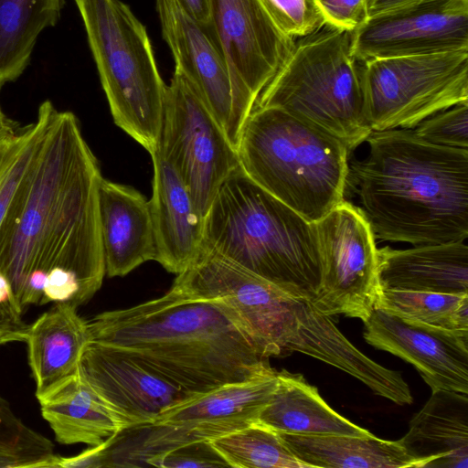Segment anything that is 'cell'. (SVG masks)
<instances>
[{
  "mask_svg": "<svg viewBox=\"0 0 468 468\" xmlns=\"http://www.w3.org/2000/svg\"><path fill=\"white\" fill-rule=\"evenodd\" d=\"M114 123L150 154L158 148L166 85L144 26L121 0H76Z\"/></svg>",
  "mask_w": 468,
  "mask_h": 468,
  "instance_id": "cell-7",
  "label": "cell"
},
{
  "mask_svg": "<svg viewBox=\"0 0 468 468\" xmlns=\"http://www.w3.org/2000/svg\"><path fill=\"white\" fill-rule=\"evenodd\" d=\"M380 289L468 293V247L464 241L378 249Z\"/></svg>",
  "mask_w": 468,
  "mask_h": 468,
  "instance_id": "cell-22",
  "label": "cell"
},
{
  "mask_svg": "<svg viewBox=\"0 0 468 468\" xmlns=\"http://www.w3.org/2000/svg\"><path fill=\"white\" fill-rule=\"evenodd\" d=\"M21 126L10 120L0 106V141L15 135Z\"/></svg>",
  "mask_w": 468,
  "mask_h": 468,
  "instance_id": "cell-39",
  "label": "cell"
},
{
  "mask_svg": "<svg viewBox=\"0 0 468 468\" xmlns=\"http://www.w3.org/2000/svg\"><path fill=\"white\" fill-rule=\"evenodd\" d=\"M326 27L351 32L369 17L368 0H315Z\"/></svg>",
  "mask_w": 468,
  "mask_h": 468,
  "instance_id": "cell-35",
  "label": "cell"
},
{
  "mask_svg": "<svg viewBox=\"0 0 468 468\" xmlns=\"http://www.w3.org/2000/svg\"><path fill=\"white\" fill-rule=\"evenodd\" d=\"M375 307L431 326L468 331V293L380 289Z\"/></svg>",
  "mask_w": 468,
  "mask_h": 468,
  "instance_id": "cell-29",
  "label": "cell"
},
{
  "mask_svg": "<svg viewBox=\"0 0 468 468\" xmlns=\"http://www.w3.org/2000/svg\"><path fill=\"white\" fill-rule=\"evenodd\" d=\"M277 387L257 422L284 434L374 435L333 410L302 375L283 369L277 371Z\"/></svg>",
  "mask_w": 468,
  "mask_h": 468,
  "instance_id": "cell-24",
  "label": "cell"
},
{
  "mask_svg": "<svg viewBox=\"0 0 468 468\" xmlns=\"http://www.w3.org/2000/svg\"><path fill=\"white\" fill-rule=\"evenodd\" d=\"M356 59L468 49V0H420L370 16L350 32Z\"/></svg>",
  "mask_w": 468,
  "mask_h": 468,
  "instance_id": "cell-13",
  "label": "cell"
},
{
  "mask_svg": "<svg viewBox=\"0 0 468 468\" xmlns=\"http://www.w3.org/2000/svg\"><path fill=\"white\" fill-rule=\"evenodd\" d=\"M416 127L414 133L426 143L468 150V101L437 112Z\"/></svg>",
  "mask_w": 468,
  "mask_h": 468,
  "instance_id": "cell-32",
  "label": "cell"
},
{
  "mask_svg": "<svg viewBox=\"0 0 468 468\" xmlns=\"http://www.w3.org/2000/svg\"><path fill=\"white\" fill-rule=\"evenodd\" d=\"M11 284L0 271V346L11 342H26L29 324L22 318Z\"/></svg>",
  "mask_w": 468,
  "mask_h": 468,
  "instance_id": "cell-36",
  "label": "cell"
},
{
  "mask_svg": "<svg viewBox=\"0 0 468 468\" xmlns=\"http://www.w3.org/2000/svg\"><path fill=\"white\" fill-rule=\"evenodd\" d=\"M292 329L284 355L300 352L355 377L374 393L398 405L412 403L409 385L399 371L380 366L354 346L329 315L309 301L293 299Z\"/></svg>",
  "mask_w": 468,
  "mask_h": 468,
  "instance_id": "cell-17",
  "label": "cell"
},
{
  "mask_svg": "<svg viewBox=\"0 0 468 468\" xmlns=\"http://www.w3.org/2000/svg\"><path fill=\"white\" fill-rule=\"evenodd\" d=\"M99 218L109 277L125 276L155 259L149 201L136 189L103 177L99 186Z\"/></svg>",
  "mask_w": 468,
  "mask_h": 468,
  "instance_id": "cell-20",
  "label": "cell"
},
{
  "mask_svg": "<svg viewBox=\"0 0 468 468\" xmlns=\"http://www.w3.org/2000/svg\"><path fill=\"white\" fill-rule=\"evenodd\" d=\"M202 247L313 302L323 265L314 222L254 183L240 168L221 185L204 218Z\"/></svg>",
  "mask_w": 468,
  "mask_h": 468,
  "instance_id": "cell-4",
  "label": "cell"
},
{
  "mask_svg": "<svg viewBox=\"0 0 468 468\" xmlns=\"http://www.w3.org/2000/svg\"><path fill=\"white\" fill-rule=\"evenodd\" d=\"M172 287L223 303L264 357L285 356L295 297L277 285L202 247L196 260L177 274Z\"/></svg>",
  "mask_w": 468,
  "mask_h": 468,
  "instance_id": "cell-10",
  "label": "cell"
},
{
  "mask_svg": "<svg viewBox=\"0 0 468 468\" xmlns=\"http://www.w3.org/2000/svg\"><path fill=\"white\" fill-rule=\"evenodd\" d=\"M90 342L88 322L69 304L55 303L29 324L26 343L37 399L79 371Z\"/></svg>",
  "mask_w": 468,
  "mask_h": 468,
  "instance_id": "cell-23",
  "label": "cell"
},
{
  "mask_svg": "<svg viewBox=\"0 0 468 468\" xmlns=\"http://www.w3.org/2000/svg\"><path fill=\"white\" fill-rule=\"evenodd\" d=\"M181 5L199 23L208 26L210 0H178Z\"/></svg>",
  "mask_w": 468,
  "mask_h": 468,
  "instance_id": "cell-37",
  "label": "cell"
},
{
  "mask_svg": "<svg viewBox=\"0 0 468 468\" xmlns=\"http://www.w3.org/2000/svg\"><path fill=\"white\" fill-rule=\"evenodd\" d=\"M154 164L153 195L149 201L155 259L167 271L179 274L202 248L204 218L197 212L181 177L159 148Z\"/></svg>",
  "mask_w": 468,
  "mask_h": 468,
  "instance_id": "cell-19",
  "label": "cell"
},
{
  "mask_svg": "<svg viewBox=\"0 0 468 468\" xmlns=\"http://www.w3.org/2000/svg\"><path fill=\"white\" fill-rule=\"evenodd\" d=\"M323 265L321 290L311 302L321 313L363 323L380 287L375 236L362 210L344 200L314 222Z\"/></svg>",
  "mask_w": 468,
  "mask_h": 468,
  "instance_id": "cell-11",
  "label": "cell"
},
{
  "mask_svg": "<svg viewBox=\"0 0 468 468\" xmlns=\"http://www.w3.org/2000/svg\"><path fill=\"white\" fill-rule=\"evenodd\" d=\"M55 107L49 101L38 108L37 120L0 141V225L11 198L43 138Z\"/></svg>",
  "mask_w": 468,
  "mask_h": 468,
  "instance_id": "cell-31",
  "label": "cell"
},
{
  "mask_svg": "<svg viewBox=\"0 0 468 468\" xmlns=\"http://www.w3.org/2000/svg\"><path fill=\"white\" fill-rule=\"evenodd\" d=\"M58 457L51 441L25 424L0 395V468H56Z\"/></svg>",
  "mask_w": 468,
  "mask_h": 468,
  "instance_id": "cell-30",
  "label": "cell"
},
{
  "mask_svg": "<svg viewBox=\"0 0 468 468\" xmlns=\"http://www.w3.org/2000/svg\"><path fill=\"white\" fill-rule=\"evenodd\" d=\"M360 63L366 116L372 131L411 129L468 101V49Z\"/></svg>",
  "mask_w": 468,
  "mask_h": 468,
  "instance_id": "cell-8",
  "label": "cell"
},
{
  "mask_svg": "<svg viewBox=\"0 0 468 468\" xmlns=\"http://www.w3.org/2000/svg\"><path fill=\"white\" fill-rule=\"evenodd\" d=\"M208 27L237 89L256 104L295 38L280 29L261 0H210Z\"/></svg>",
  "mask_w": 468,
  "mask_h": 468,
  "instance_id": "cell-14",
  "label": "cell"
},
{
  "mask_svg": "<svg viewBox=\"0 0 468 468\" xmlns=\"http://www.w3.org/2000/svg\"><path fill=\"white\" fill-rule=\"evenodd\" d=\"M88 324L91 342L139 361L188 394L271 369L223 303L173 287L156 299L99 314Z\"/></svg>",
  "mask_w": 468,
  "mask_h": 468,
  "instance_id": "cell-2",
  "label": "cell"
},
{
  "mask_svg": "<svg viewBox=\"0 0 468 468\" xmlns=\"http://www.w3.org/2000/svg\"><path fill=\"white\" fill-rule=\"evenodd\" d=\"M237 153L240 168L254 183L310 222L345 200V144L281 109L254 107Z\"/></svg>",
  "mask_w": 468,
  "mask_h": 468,
  "instance_id": "cell-5",
  "label": "cell"
},
{
  "mask_svg": "<svg viewBox=\"0 0 468 468\" xmlns=\"http://www.w3.org/2000/svg\"><path fill=\"white\" fill-rule=\"evenodd\" d=\"M277 383V371L271 368L248 380L192 394L165 410L154 421L210 441L256 422Z\"/></svg>",
  "mask_w": 468,
  "mask_h": 468,
  "instance_id": "cell-18",
  "label": "cell"
},
{
  "mask_svg": "<svg viewBox=\"0 0 468 468\" xmlns=\"http://www.w3.org/2000/svg\"><path fill=\"white\" fill-rule=\"evenodd\" d=\"M255 107L281 109L334 135L349 153L356 149L372 130L350 32L324 26L300 37Z\"/></svg>",
  "mask_w": 468,
  "mask_h": 468,
  "instance_id": "cell-6",
  "label": "cell"
},
{
  "mask_svg": "<svg viewBox=\"0 0 468 468\" xmlns=\"http://www.w3.org/2000/svg\"><path fill=\"white\" fill-rule=\"evenodd\" d=\"M363 335L372 346L411 364L431 391L468 394V331L431 326L375 307Z\"/></svg>",
  "mask_w": 468,
  "mask_h": 468,
  "instance_id": "cell-15",
  "label": "cell"
},
{
  "mask_svg": "<svg viewBox=\"0 0 468 468\" xmlns=\"http://www.w3.org/2000/svg\"><path fill=\"white\" fill-rule=\"evenodd\" d=\"M420 0H368L369 16Z\"/></svg>",
  "mask_w": 468,
  "mask_h": 468,
  "instance_id": "cell-38",
  "label": "cell"
},
{
  "mask_svg": "<svg viewBox=\"0 0 468 468\" xmlns=\"http://www.w3.org/2000/svg\"><path fill=\"white\" fill-rule=\"evenodd\" d=\"M64 0H0V90L30 62L41 31L57 24Z\"/></svg>",
  "mask_w": 468,
  "mask_h": 468,
  "instance_id": "cell-27",
  "label": "cell"
},
{
  "mask_svg": "<svg viewBox=\"0 0 468 468\" xmlns=\"http://www.w3.org/2000/svg\"><path fill=\"white\" fill-rule=\"evenodd\" d=\"M155 5L176 70L191 83L237 150L255 103L237 89L208 26L196 20L178 0H155Z\"/></svg>",
  "mask_w": 468,
  "mask_h": 468,
  "instance_id": "cell-12",
  "label": "cell"
},
{
  "mask_svg": "<svg viewBox=\"0 0 468 468\" xmlns=\"http://www.w3.org/2000/svg\"><path fill=\"white\" fill-rule=\"evenodd\" d=\"M80 372L123 428L153 422L192 395L139 361L93 342L82 356Z\"/></svg>",
  "mask_w": 468,
  "mask_h": 468,
  "instance_id": "cell-16",
  "label": "cell"
},
{
  "mask_svg": "<svg viewBox=\"0 0 468 468\" xmlns=\"http://www.w3.org/2000/svg\"><path fill=\"white\" fill-rule=\"evenodd\" d=\"M205 218L225 180L239 167L237 150L187 79L178 70L166 85L158 145Z\"/></svg>",
  "mask_w": 468,
  "mask_h": 468,
  "instance_id": "cell-9",
  "label": "cell"
},
{
  "mask_svg": "<svg viewBox=\"0 0 468 468\" xmlns=\"http://www.w3.org/2000/svg\"><path fill=\"white\" fill-rule=\"evenodd\" d=\"M352 178L376 239L413 246L468 237V150L426 143L410 129L372 131Z\"/></svg>",
  "mask_w": 468,
  "mask_h": 468,
  "instance_id": "cell-3",
  "label": "cell"
},
{
  "mask_svg": "<svg viewBox=\"0 0 468 468\" xmlns=\"http://www.w3.org/2000/svg\"><path fill=\"white\" fill-rule=\"evenodd\" d=\"M280 435L310 468H416L399 440L388 441L375 435Z\"/></svg>",
  "mask_w": 468,
  "mask_h": 468,
  "instance_id": "cell-26",
  "label": "cell"
},
{
  "mask_svg": "<svg viewBox=\"0 0 468 468\" xmlns=\"http://www.w3.org/2000/svg\"><path fill=\"white\" fill-rule=\"evenodd\" d=\"M160 468L229 467L209 441H194L161 456L154 463Z\"/></svg>",
  "mask_w": 468,
  "mask_h": 468,
  "instance_id": "cell-34",
  "label": "cell"
},
{
  "mask_svg": "<svg viewBox=\"0 0 468 468\" xmlns=\"http://www.w3.org/2000/svg\"><path fill=\"white\" fill-rule=\"evenodd\" d=\"M233 468H310L280 433L259 422L209 441Z\"/></svg>",
  "mask_w": 468,
  "mask_h": 468,
  "instance_id": "cell-28",
  "label": "cell"
},
{
  "mask_svg": "<svg viewBox=\"0 0 468 468\" xmlns=\"http://www.w3.org/2000/svg\"><path fill=\"white\" fill-rule=\"evenodd\" d=\"M58 442L95 446L123 428L79 371L37 399Z\"/></svg>",
  "mask_w": 468,
  "mask_h": 468,
  "instance_id": "cell-25",
  "label": "cell"
},
{
  "mask_svg": "<svg viewBox=\"0 0 468 468\" xmlns=\"http://www.w3.org/2000/svg\"><path fill=\"white\" fill-rule=\"evenodd\" d=\"M76 1V0H75Z\"/></svg>",
  "mask_w": 468,
  "mask_h": 468,
  "instance_id": "cell-40",
  "label": "cell"
},
{
  "mask_svg": "<svg viewBox=\"0 0 468 468\" xmlns=\"http://www.w3.org/2000/svg\"><path fill=\"white\" fill-rule=\"evenodd\" d=\"M399 441L416 468H468V394L433 390Z\"/></svg>",
  "mask_w": 468,
  "mask_h": 468,
  "instance_id": "cell-21",
  "label": "cell"
},
{
  "mask_svg": "<svg viewBox=\"0 0 468 468\" xmlns=\"http://www.w3.org/2000/svg\"><path fill=\"white\" fill-rule=\"evenodd\" d=\"M98 160L70 112L54 109L0 225V271L24 311L89 302L106 274Z\"/></svg>",
  "mask_w": 468,
  "mask_h": 468,
  "instance_id": "cell-1",
  "label": "cell"
},
{
  "mask_svg": "<svg viewBox=\"0 0 468 468\" xmlns=\"http://www.w3.org/2000/svg\"><path fill=\"white\" fill-rule=\"evenodd\" d=\"M261 2L280 29L291 37L309 36L325 26L315 0Z\"/></svg>",
  "mask_w": 468,
  "mask_h": 468,
  "instance_id": "cell-33",
  "label": "cell"
}]
</instances>
